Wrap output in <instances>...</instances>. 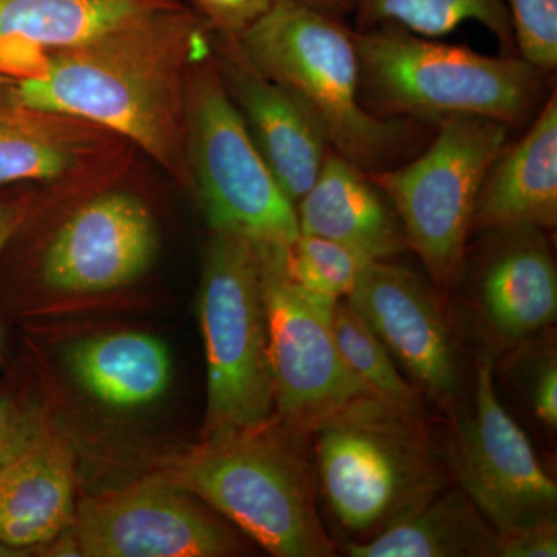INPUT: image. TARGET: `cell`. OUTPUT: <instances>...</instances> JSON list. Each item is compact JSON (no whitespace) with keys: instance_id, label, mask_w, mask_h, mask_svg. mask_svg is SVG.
<instances>
[{"instance_id":"1","label":"cell","mask_w":557,"mask_h":557,"mask_svg":"<svg viewBox=\"0 0 557 557\" xmlns=\"http://www.w3.org/2000/svg\"><path fill=\"white\" fill-rule=\"evenodd\" d=\"M207 50L196 20L174 5L83 46L53 51L13 87L28 108L116 132L188 183L186 79Z\"/></svg>"},{"instance_id":"2","label":"cell","mask_w":557,"mask_h":557,"mask_svg":"<svg viewBox=\"0 0 557 557\" xmlns=\"http://www.w3.org/2000/svg\"><path fill=\"white\" fill-rule=\"evenodd\" d=\"M274 417L263 426L208 437L168 461L164 480L230 519L276 557H333L319 518L306 442Z\"/></svg>"},{"instance_id":"3","label":"cell","mask_w":557,"mask_h":557,"mask_svg":"<svg viewBox=\"0 0 557 557\" xmlns=\"http://www.w3.org/2000/svg\"><path fill=\"white\" fill-rule=\"evenodd\" d=\"M311 435L322 494L351 533L375 536L450 485L421 416L383 399H355Z\"/></svg>"},{"instance_id":"4","label":"cell","mask_w":557,"mask_h":557,"mask_svg":"<svg viewBox=\"0 0 557 557\" xmlns=\"http://www.w3.org/2000/svg\"><path fill=\"white\" fill-rule=\"evenodd\" d=\"M231 40L251 67L300 95L324 124L332 149L361 170H384L401 150L405 124L362 108L355 33L338 17L300 0H278Z\"/></svg>"},{"instance_id":"5","label":"cell","mask_w":557,"mask_h":557,"mask_svg":"<svg viewBox=\"0 0 557 557\" xmlns=\"http://www.w3.org/2000/svg\"><path fill=\"white\" fill-rule=\"evenodd\" d=\"M359 81L394 115L483 116L520 123L536 101L542 70L522 58H493L413 35L397 25L355 33Z\"/></svg>"},{"instance_id":"6","label":"cell","mask_w":557,"mask_h":557,"mask_svg":"<svg viewBox=\"0 0 557 557\" xmlns=\"http://www.w3.org/2000/svg\"><path fill=\"white\" fill-rule=\"evenodd\" d=\"M201 53L185 94V159L209 226L252 245L288 247L298 239L296 205L274 178L219 64Z\"/></svg>"},{"instance_id":"7","label":"cell","mask_w":557,"mask_h":557,"mask_svg":"<svg viewBox=\"0 0 557 557\" xmlns=\"http://www.w3.org/2000/svg\"><path fill=\"white\" fill-rule=\"evenodd\" d=\"M199 318L208 366L205 438L269 423L276 417L269 324L251 242L212 231L201 265Z\"/></svg>"},{"instance_id":"8","label":"cell","mask_w":557,"mask_h":557,"mask_svg":"<svg viewBox=\"0 0 557 557\" xmlns=\"http://www.w3.org/2000/svg\"><path fill=\"white\" fill-rule=\"evenodd\" d=\"M508 124L448 116L426 152L397 170L369 172L391 201L408 248L442 289L463 276L465 251L483 183L507 148Z\"/></svg>"},{"instance_id":"9","label":"cell","mask_w":557,"mask_h":557,"mask_svg":"<svg viewBox=\"0 0 557 557\" xmlns=\"http://www.w3.org/2000/svg\"><path fill=\"white\" fill-rule=\"evenodd\" d=\"M255 248L265 298L276 417L311 435L348 403L375 395L341 357L332 329L338 300L307 292L288 276L287 247Z\"/></svg>"},{"instance_id":"10","label":"cell","mask_w":557,"mask_h":557,"mask_svg":"<svg viewBox=\"0 0 557 557\" xmlns=\"http://www.w3.org/2000/svg\"><path fill=\"white\" fill-rule=\"evenodd\" d=\"M474 403V412L458 421L445 460L457 487L498 536L556 522V482L498 399L491 350L475 364Z\"/></svg>"},{"instance_id":"11","label":"cell","mask_w":557,"mask_h":557,"mask_svg":"<svg viewBox=\"0 0 557 557\" xmlns=\"http://www.w3.org/2000/svg\"><path fill=\"white\" fill-rule=\"evenodd\" d=\"M163 478L87 498L76 509V542L89 557L239 555L236 533Z\"/></svg>"},{"instance_id":"12","label":"cell","mask_w":557,"mask_h":557,"mask_svg":"<svg viewBox=\"0 0 557 557\" xmlns=\"http://www.w3.org/2000/svg\"><path fill=\"white\" fill-rule=\"evenodd\" d=\"M159 249L156 222L145 201L110 190L76 209L54 234L42 262L51 288L91 295L134 284Z\"/></svg>"},{"instance_id":"13","label":"cell","mask_w":557,"mask_h":557,"mask_svg":"<svg viewBox=\"0 0 557 557\" xmlns=\"http://www.w3.org/2000/svg\"><path fill=\"white\" fill-rule=\"evenodd\" d=\"M346 300L420 391L453 408L460 391L456 344L428 285L405 267L375 260L361 271Z\"/></svg>"},{"instance_id":"14","label":"cell","mask_w":557,"mask_h":557,"mask_svg":"<svg viewBox=\"0 0 557 557\" xmlns=\"http://www.w3.org/2000/svg\"><path fill=\"white\" fill-rule=\"evenodd\" d=\"M226 40L228 50L219 64L226 89L274 178L296 205L332 149L327 132L300 95L251 67Z\"/></svg>"},{"instance_id":"15","label":"cell","mask_w":557,"mask_h":557,"mask_svg":"<svg viewBox=\"0 0 557 557\" xmlns=\"http://www.w3.org/2000/svg\"><path fill=\"white\" fill-rule=\"evenodd\" d=\"M296 215L300 234L336 242L369 262L408 248L391 201L369 172L333 149L313 186L296 201Z\"/></svg>"},{"instance_id":"16","label":"cell","mask_w":557,"mask_h":557,"mask_svg":"<svg viewBox=\"0 0 557 557\" xmlns=\"http://www.w3.org/2000/svg\"><path fill=\"white\" fill-rule=\"evenodd\" d=\"M557 223V95L530 129L491 168L472 219V231L512 233L555 228Z\"/></svg>"},{"instance_id":"17","label":"cell","mask_w":557,"mask_h":557,"mask_svg":"<svg viewBox=\"0 0 557 557\" xmlns=\"http://www.w3.org/2000/svg\"><path fill=\"white\" fill-rule=\"evenodd\" d=\"M75 515L72 453L44 429L0 475V542L21 552L51 544L73 527Z\"/></svg>"},{"instance_id":"18","label":"cell","mask_w":557,"mask_h":557,"mask_svg":"<svg viewBox=\"0 0 557 557\" xmlns=\"http://www.w3.org/2000/svg\"><path fill=\"white\" fill-rule=\"evenodd\" d=\"M483 274V311L498 335L522 339L553 324L557 271L539 230L512 231Z\"/></svg>"},{"instance_id":"19","label":"cell","mask_w":557,"mask_h":557,"mask_svg":"<svg viewBox=\"0 0 557 557\" xmlns=\"http://www.w3.org/2000/svg\"><path fill=\"white\" fill-rule=\"evenodd\" d=\"M174 5L172 0H0V51L72 49Z\"/></svg>"},{"instance_id":"20","label":"cell","mask_w":557,"mask_h":557,"mask_svg":"<svg viewBox=\"0 0 557 557\" xmlns=\"http://www.w3.org/2000/svg\"><path fill=\"white\" fill-rule=\"evenodd\" d=\"M70 375L91 398L113 409H135L163 397L171 383L170 350L139 332L91 336L70 348Z\"/></svg>"},{"instance_id":"21","label":"cell","mask_w":557,"mask_h":557,"mask_svg":"<svg viewBox=\"0 0 557 557\" xmlns=\"http://www.w3.org/2000/svg\"><path fill=\"white\" fill-rule=\"evenodd\" d=\"M351 557H497L498 533L460 487L445 491L366 541Z\"/></svg>"},{"instance_id":"22","label":"cell","mask_w":557,"mask_h":557,"mask_svg":"<svg viewBox=\"0 0 557 557\" xmlns=\"http://www.w3.org/2000/svg\"><path fill=\"white\" fill-rule=\"evenodd\" d=\"M61 116L20 100L14 87L0 86V186L67 174L86 152V143Z\"/></svg>"},{"instance_id":"23","label":"cell","mask_w":557,"mask_h":557,"mask_svg":"<svg viewBox=\"0 0 557 557\" xmlns=\"http://www.w3.org/2000/svg\"><path fill=\"white\" fill-rule=\"evenodd\" d=\"M355 13L366 30L397 25L426 38L449 35L465 22H479L504 46H515L505 0H358Z\"/></svg>"},{"instance_id":"24","label":"cell","mask_w":557,"mask_h":557,"mask_svg":"<svg viewBox=\"0 0 557 557\" xmlns=\"http://www.w3.org/2000/svg\"><path fill=\"white\" fill-rule=\"evenodd\" d=\"M332 329L348 369L376 398L421 416L423 392L417 384L403 379L388 348L368 322L348 306L347 300L336 302Z\"/></svg>"},{"instance_id":"25","label":"cell","mask_w":557,"mask_h":557,"mask_svg":"<svg viewBox=\"0 0 557 557\" xmlns=\"http://www.w3.org/2000/svg\"><path fill=\"white\" fill-rule=\"evenodd\" d=\"M288 276L307 292L330 299H343L357 285L369 260L350 248L324 237L299 234L284 249Z\"/></svg>"},{"instance_id":"26","label":"cell","mask_w":557,"mask_h":557,"mask_svg":"<svg viewBox=\"0 0 557 557\" xmlns=\"http://www.w3.org/2000/svg\"><path fill=\"white\" fill-rule=\"evenodd\" d=\"M520 58L542 72L557 65V0H505Z\"/></svg>"},{"instance_id":"27","label":"cell","mask_w":557,"mask_h":557,"mask_svg":"<svg viewBox=\"0 0 557 557\" xmlns=\"http://www.w3.org/2000/svg\"><path fill=\"white\" fill-rule=\"evenodd\" d=\"M44 429L32 409L0 395V475L30 448Z\"/></svg>"},{"instance_id":"28","label":"cell","mask_w":557,"mask_h":557,"mask_svg":"<svg viewBox=\"0 0 557 557\" xmlns=\"http://www.w3.org/2000/svg\"><path fill=\"white\" fill-rule=\"evenodd\" d=\"M278 0H193L212 28L226 39L239 38L242 33L269 13Z\"/></svg>"},{"instance_id":"29","label":"cell","mask_w":557,"mask_h":557,"mask_svg":"<svg viewBox=\"0 0 557 557\" xmlns=\"http://www.w3.org/2000/svg\"><path fill=\"white\" fill-rule=\"evenodd\" d=\"M557 522L527 528L509 536H498L497 557H556Z\"/></svg>"},{"instance_id":"30","label":"cell","mask_w":557,"mask_h":557,"mask_svg":"<svg viewBox=\"0 0 557 557\" xmlns=\"http://www.w3.org/2000/svg\"><path fill=\"white\" fill-rule=\"evenodd\" d=\"M531 383V405L534 413L545 426H557V361L555 351H549L539 362Z\"/></svg>"},{"instance_id":"31","label":"cell","mask_w":557,"mask_h":557,"mask_svg":"<svg viewBox=\"0 0 557 557\" xmlns=\"http://www.w3.org/2000/svg\"><path fill=\"white\" fill-rule=\"evenodd\" d=\"M22 211L16 205H0V251L9 244L20 228ZM2 329H0V348H2Z\"/></svg>"},{"instance_id":"32","label":"cell","mask_w":557,"mask_h":557,"mask_svg":"<svg viewBox=\"0 0 557 557\" xmlns=\"http://www.w3.org/2000/svg\"><path fill=\"white\" fill-rule=\"evenodd\" d=\"M311 9L322 11L329 16L338 17L343 20L347 14L355 13L358 7V0H300Z\"/></svg>"},{"instance_id":"33","label":"cell","mask_w":557,"mask_h":557,"mask_svg":"<svg viewBox=\"0 0 557 557\" xmlns=\"http://www.w3.org/2000/svg\"><path fill=\"white\" fill-rule=\"evenodd\" d=\"M27 553L21 552V549L11 548L9 545L3 544V542H0V557H17V556H25Z\"/></svg>"}]
</instances>
